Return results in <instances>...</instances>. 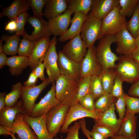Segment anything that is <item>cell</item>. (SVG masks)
I'll return each instance as SVG.
<instances>
[{"label":"cell","mask_w":139,"mask_h":139,"mask_svg":"<svg viewBox=\"0 0 139 139\" xmlns=\"http://www.w3.org/2000/svg\"><path fill=\"white\" fill-rule=\"evenodd\" d=\"M79 80L60 74L55 84L56 97L60 103L71 107L78 102Z\"/></svg>","instance_id":"1"},{"label":"cell","mask_w":139,"mask_h":139,"mask_svg":"<svg viewBox=\"0 0 139 139\" xmlns=\"http://www.w3.org/2000/svg\"><path fill=\"white\" fill-rule=\"evenodd\" d=\"M95 48V54L103 69L114 68L119 57L111 51V46L116 42L115 35H104L100 39Z\"/></svg>","instance_id":"2"},{"label":"cell","mask_w":139,"mask_h":139,"mask_svg":"<svg viewBox=\"0 0 139 139\" xmlns=\"http://www.w3.org/2000/svg\"><path fill=\"white\" fill-rule=\"evenodd\" d=\"M88 48L94 45L95 42L104 36L102 27V20L94 17L91 12L88 14L81 29L80 34Z\"/></svg>","instance_id":"3"},{"label":"cell","mask_w":139,"mask_h":139,"mask_svg":"<svg viewBox=\"0 0 139 139\" xmlns=\"http://www.w3.org/2000/svg\"><path fill=\"white\" fill-rule=\"evenodd\" d=\"M114 68L124 81L133 83L139 80V64L131 56L120 55Z\"/></svg>","instance_id":"4"},{"label":"cell","mask_w":139,"mask_h":139,"mask_svg":"<svg viewBox=\"0 0 139 139\" xmlns=\"http://www.w3.org/2000/svg\"><path fill=\"white\" fill-rule=\"evenodd\" d=\"M70 107L60 103L53 107L47 114V128L53 138L60 131Z\"/></svg>","instance_id":"5"},{"label":"cell","mask_w":139,"mask_h":139,"mask_svg":"<svg viewBox=\"0 0 139 139\" xmlns=\"http://www.w3.org/2000/svg\"><path fill=\"white\" fill-rule=\"evenodd\" d=\"M120 6L115 7L102 20V30L104 35H115L126 27V17L120 13Z\"/></svg>","instance_id":"6"},{"label":"cell","mask_w":139,"mask_h":139,"mask_svg":"<svg viewBox=\"0 0 139 139\" xmlns=\"http://www.w3.org/2000/svg\"><path fill=\"white\" fill-rule=\"evenodd\" d=\"M57 42V38L55 36L50 40L49 47L43 62L48 78L52 84L55 83L60 75L57 65L58 55L56 48Z\"/></svg>","instance_id":"7"},{"label":"cell","mask_w":139,"mask_h":139,"mask_svg":"<svg viewBox=\"0 0 139 139\" xmlns=\"http://www.w3.org/2000/svg\"><path fill=\"white\" fill-rule=\"evenodd\" d=\"M100 112L96 110L92 111L87 109L80 105L77 102L70 107L65 122L60 130V133H67L69 126L73 121L85 117H90L97 120Z\"/></svg>","instance_id":"8"},{"label":"cell","mask_w":139,"mask_h":139,"mask_svg":"<svg viewBox=\"0 0 139 139\" xmlns=\"http://www.w3.org/2000/svg\"><path fill=\"white\" fill-rule=\"evenodd\" d=\"M96 47L94 45L88 48L87 52L80 62L81 78L86 76L100 75L103 70L95 54Z\"/></svg>","instance_id":"9"},{"label":"cell","mask_w":139,"mask_h":139,"mask_svg":"<svg viewBox=\"0 0 139 139\" xmlns=\"http://www.w3.org/2000/svg\"><path fill=\"white\" fill-rule=\"evenodd\" d=\"M51 83L49 78L40 84L35 86L27 87L23 86L20 97L22 98L25 113L30 116L35 101L43 90Z\"/></svg>","instance_id":"10"},{"label":"cell","mask_w":139,"mask_h":139,"mask_svg":"<svg viewBox=\"0 0 139 139\" xmlns=\"http://www.w3.org/2000/svg\"><path fill=\"white\" fill-rule=\"evenodd\" d=\"M87 48L85 42L79 34L71 39L63 46L62 51L70 59L80 63L86 55Z\"/></svg>","instance_id":"11"},{"label":"cell","mask_w":139,"mask_h":139,"mask_svg":"<svg viewBox=\"0 0 139 139\" xmlns=\"http://www.w3.org/2000/svg\"><path fill=\"white\" fill-rule=\"evenodd\" d=\"M55 83L53 84L50 90L37 103H35L32 111L31 117H38L47 114L54 107L60 103L56 97Z\"/></svg>","instance_id":"12"},{"label":"cell","mask_w":139,"mask_h":139,"mask_svg":"<svg viewBox=\"0 0 139 139\" xmlns=\"http://www.w3.org/2000/svg\"><path fill=\"white\" fill-rule=\"evenodd\" d=\"M58 55L57 65L60 74L80 80L81 78L80 63L68 58L62 50L58 51Z\"/></svg>","instance_id":"13"},{"label":"cell","mask_w":139,"mask_h":139,"mask_svg":"<svg viewBox=\"0 0 139 139\" xmlns=\"http://www.w3.org/2000/svg\"><path fill=\"white\" fill-rule=\"evenodd\" d=\"M116 51L120 55L131 56L136 48L135 38L125 28L116 35Z\"/></svg>","instance_id":"14"},{"label":"cell","mask_w":139,"mask_h":139,"mask_svg":"<svg viewBox=\"0 0 139 139\" xmlns=\"http://www.w3.org/2000/svg\"><path fill=\"white\" fill-rule=\"evenodd\" d=\"M27 21L33 27L34 30L31 35L28 34L25 38L27 39L36 41L51 35L48 22L42 17L29 16Z\"/></svg>","instance_id":"15"},{"label":"cell","mask_w":139,"mask_h":139,"mask_svg":"<svg viewBox=\"0 0 139 139\" xmlns=\"http://www.w3.org/2000/svg\"><path fill=\"white\" fill-rule=\"evenodd\" d=\"M49 37H47L35 41L33 50L28 57L29 66L32 70L39 64L43 62L49 47Z\"/></svg>","instance_id":"16"},{"label":"cell","mask_w":139,"mask_h":139,"mask_svg":"<svg viewBox=\"0 0 139 139\" xmlns=\"http://www.w3.org/2000/svg\"><path fill=\"white\" fill-rule=\"evenodd\" d=\"M72 11L67 9L62 14L48 19L49 28L51 34L60 36L68 30L71 22Z\"/></svg>","instance_id":"17"},{"label":"cell","mask_w":139,"mask_h":139,"mask_svg":"<svg viewBox=\"0 0 139 139\" xmlns=\"http://www.w3.org/2000/svg\"><path fill=\"white\" fill-rule=\"evenodd\" d=\"M22 115L20 113L16 115L12 127L8 128L10 134H17L20 139H38L29 125L24 119Z\"/></svg>","instance_id":"18"},{"label":"cell","mask_w":139,"mask_h":139,"mask_svg":"<svg viewBox=\"0 0 139 139\" xmlns=\"http://www.w3.org/2000/svg\"><path fill=\"white\" fill-rule=\"evenodd\" d=\"M20 113L25 114L22 99L11 107L5 106L0 110V124L3 126L12 127L16 115Z\"/></svg>","instance_id":"19"},{"label":"cell","mask_w":139,"mask_h":139,"mask_svg":"<svg viewBox=\"0 0 139 139\" xmlns=\"http://www.w3.org/2000/svg\"><path fill=\"white\" fill-rule=\"evenodd\" d=\"M46 114L38 117H33L23 114L24 119L33 129L38 139H54L47 130L46 119Z\"/></svg>","instance_id":"20"},{"label":"cell","mask_w":139,"mask_h":139,"mask_svg":"<svg viewBox=\"0 0 139 139\" xmlns=\"http://www.w3.org/2000/svg\"><path fill=\"white\" fill-rule=\"evenodd\" d=\"M119 5V0H93L91 13L102 20L115 7Z\"/></svg>","instance_id":"21"},{"label":"cell","mask_w":139,"mask_h":139,"mask_svg":"<svg viewBox=\"0 0 139 139\" xmlns=\"http://www.w3.org/2000/svg\"><path fill=\"white\" fill-rule=\"evenodd\" d=\"M115 110L114 103L104 112H100L99 119L94 121L95 124L104 125L110 128L115 132L116 135L119 128L121 120L117 118Z\"/></svg>","instance_id":"22"},{"label":"cell","mask_w":139,"mask_h":139,"mask_svg":"<svg viewBox=\"0 0 139 139\" xmlns=\"http://www.w3.org/2000/svg\"><path fill=\"white\" fill-rule=\"evenodd\" d=\"M87 15L82 12L75 13L72 19L69 28L58 39L59 41L64 42L80 34L83 24Z\"/></svg>","instance_id":"23"},{"label":"cell","mask_w":139,"mask_h":139,"mask_svg":"<svg viewBox=\"0 0 139 139\" xmlns=\"http://www.w3.org/2000/svg\"><path fill=\"white\" fill-rule=\"evenodd\" d=\"M137 119V117L135 114L126 113L124 117L121 120L117 135L127 137L136 136Z\"/></svg>","instance_id":"24"},{"label":"cell","mask_w":139,"mask_h":139,"mask_svg":"<svg viewBox=\"0 0 139 139\" xmlns=\"http://www.w3.org/2000/svg\"><path fill=\"white\" fill-rule=\"evenodd\" d=\"M28 1L15 0L8 6L4 8L0 13V17L5 16L11 20H15L21 13L29 9Z\"/></svg>","instance_id":"25"},{"label":"cell","mask_w":139,"mask_h":139,"mask_svg":"<svg viewBox=\"0 0 139 139\" xmlns=\"http://www.w3.org/2000/svg\"><path fill=\"white\" fill-rule=\"evenodd\" d=\"M44 15L50 19L60 15L67 10V0H49L45 5Z\"/></svg>","instance_id":"26"},{"label":"cell","mask_w":139,"mask_h":139,"mask_svg":"<svg viewBox=\"0 0 139 139\" xmlns=\"http://www.w3.org/2000/svg\"><path fill=\"white\" fill-rule=\"evenodd\" d=\"M28 57L20 56H14L8 57L6 65L9 67L11 74L18 76L22 73L23 70L29 66Z\"/></svg>","instance_id":"27"},{"label":"cell","mask_w":139,"mask_h":139,"mask_svg":"<svg viewBox=\"0 0 139 139\" xmlns=\"http://www.w3.org/2000/svg\"><path fill=\"white\" fill-rule=\"evenodd\" d=\"M1 39L5 41L3 46V53L12 55H14L18 53L20 41H21L19 36L15 34L11 36L3 35Z\"/></svg>","instance_id":"28"},{"label":"cell","mask_w":139,"mask_h":139,"mask_svg":"<svg viewBox=\"0 0 139 139\" xmlns=\"http://www.w3.org/2000/svg\"><path fill=\"white\" fill-rule=\"evenodd\" d=\"M67 9L72 13L82 12L87 15L91 10L93 0H67Z\"/></svg>","instance_id":"29"},{"label":"cell","mask_w":139,"mask_h":139,"mask_svg":"<svg viewBox=\"0 0 139 139\" xmlns=\"http://www.w3.org/2000/svg\"><path fill=\"white\" fill-rule=\"evenodd\" d=\"M117 75L114 68L103 69L100 76L105 92L111 93Z\"/></svg>","instance_id":"30"},{"label":"cell","mask_w":139,"mask_h":139,"mask_svg":"<svg viewBox=\"0 0 139 139\" xmlns=\"http://www.w3.org/2000/svg\"><path fill=\"white\" fill-rule=\"evenodd\" d=\"M117 99L111 93L105 92L95 102V110L100 112H104L111 105L115 103Z\"/></svg>","instance_id":"31"},{"label":"cell","mask_w":139,"mask_h":139,"mask_svg":"<svg viewBox=\"0 0 139 139\" xmlns=\"http://www.w3.org/2000/svg\"><path fill=\"white\" fill-rule=\"evenodd\" d=\"M126 28L134 38L139 34V1L131 18L127 22Z\"/></svg>","instance_id":"32"},{"label":"cell","mask_w":139,"mask_h":139,"mask_svg":"<svg viewBox=\"0 0 139 139\" xmlns=\"http://www.w3.org/2000/svg\"><path fill=\"white\" fill-rule=\"evenodd\" d=\"M23 85L20 82L13 85L12 87L11 91L6 95L5 101L6 106L11 107L15 105L21 97Z\"/></svg>","instance_id":"33"},{"label":"cell","mask_w":139,"mask_h":139,"mask_svg":"<svg viewBox=\"0 0 139 139\" xmlns=\"http://www.w3.org/2000/svg\"><path fill=\"white\" fill-rule=\"evenodd\" d=\"M105 93L100 75L91 76L90 94L97 100Z\"/></svg>","instance_id":"34"},{"label":"cell","mask_w":139,"mask_h":139,"mask_svg":"<svg viewBox=\"0 0 139 139\" xmlns=\"http://www.w3.org/2000/svg\"><path fill=\"white\" fill-rule=\"evenodd\" d=\"M139 1L138 0H119V5L121 7L120 14L125 17L132 16Z\"/></svg>","instance_id":"35"},{"label":"cell","mask_w":139,"mask_h":139,"mask_svg":"<svg viewBox=\"0 0 139 139\" xmlns=\"http://www.w3.org/2000/svg\"><path fill=\"white\" fill-rule=\"evenodd\" d=\"M91 76H86L79 80L77 93V102L80 99L90 93Z\"/></svg>","instance_id":"36"},{"label":"cell","mask_w":139,"mask_h":139,"mask_svg":"<svg viewBox=\"0 0 139 139\" xmlns=\"http://www.w3.org/2000/svg\"><path fill=\"white\" fill-rule=\"evenodd\" d=\"M35 41L27 39L23 37L20 42L18 53L19 56L28 57L34 48Z\"/></svg>","instance_id":"37"},{"label":"cell","mask_w":139,"mask_h":139,"mask_svg":"<svg viewBox=\"0 0 139 139\" xmlns=\"http://www.w3.org/2000/svg\"><path fill=\"white\" fill-rule=\"evenodd\" d=\"M126 105V113L135 114L139 113V98L132 97L124 93Z\"/></svg>","instance_id":"38"},{"label":"cell","mask_w":139,"mask_h":139,"mask_svg":"<svg viewBox=\"0 0 139 139\" xmlns=\"http://www.w3.org/2000/svg\"><path fill=\"white\" fill-rule=\"evenodd\" d=\"M29 16V14L27 11L21 13L18 16L15 20L17 29L15 34L19 36L22 35L25 38L26 37L28 34L25 31L24 26Z\"/></svg>","instance_id":"39"},{"label":"cell","mask_w":139,"mask_h":139,"mask_svg":"<svg viewBox=\"0 0 139 139\" xmlns=\"http://www.w3.org/2000/svg\"><path fill=\"white\" fill-rule=\"evenodd\" d=\"M27 1L29 6L32 9L33 15L38 17H42V16L44 15L42 10L47 0H28Z\"/></svg>","instance_id":"40"},{"label":"cell","mask_w":139,"mask_h":139,"mask_svg":"<svg viewBox=\"0 0 139 139\" xmlns=\"http://www.w3.org/2000/svg\"><path fill=\"white\" fill-rule=\"evenodd\" d=\"M124 82L119 75H116L111 94L117 98L123 95L124 93L122 85Z\"/></svg>","instance_id":"41"},{"label":"cell","mask_w":139,"mask_h":139,"mask_svg":"<svg viewBox=\"0 0 139 139\" xmlns=\"http://www.w3.org/2000/svg\"><path fill=\"white\" fill-rule=\"evenodd\" d=\"M124 94L118 98L115 103L116 110L118 114L119 119L121 120L124 117L126 111V105L123 97Z\"/></svg>","instance_id":"42"},{"label":"cell","mask_w":139,"mask_h":139,"mask_svg":"<svg viewBox=\"0 0 139 139\" xmlns=\"http://www.w3.org/2000/svg\"><path fill=\"white\" fill-rule=\"evenodd\" d=\"M94 99L90 94H88L80 99L78 102L84 108L92 111L95 110Z\"/></svg>","instance_id":"43"},{"label":"cell","mask_w":139,"mask_h":139,"mask_svg":"<svg viewBox=\"0 0 139 139\" xmlns=\"http://www.w3.org/2000/svg\"><path fill=\"white\" fill-rule=\"evenodd\" d=\"M92 131L99 132L108 137H111L116 135L115 132L109 127L102 124H95Z\"/></svg>","instance_id":"44"},{"label":"cell","mask_w":139,"mask_h":139,"mask_svg":"<svg viewBox=\"0 0 139 139\" xmlns=\"http://www.w3.org/2000/svg\"><path fill=\"white\" fill-rule=\"evenodd\" d=\"M81 128L79 122H75L74 124L69 128L67 132V136L64 139H80L79 137V131ZM59 139H63L62 137Z\"/></svg>","instance_id":"45"},{"label":"cell","mask_w":139,"mask_h":139,"mask_svg":"<svg viewBox=\"0 0 139 139\" xmlns=\"http://www.w3.org/2000/svg\"><path fill=\"white\" fill-rule=\"evenodd\" d=\"M45 68L43 63L39 64L32 70V72L43 82L47 79L45 76L44 71Z\"/></svg>","instance_id":"46"},{"label":"cell","mask_w":139,"mask_h":139,"mask_svg":"<svg viewBox=\"0 0 139 139\" xmlns=\"http://www.w3.org/2000/svg\"><path fill=\"white\" fill-rule=\"evenodd\" d=\"M128 93L130 96L139 98V80L132 84L128 90Z\"/></svg>","instance_id":"47"},{"label":"cell","mask_w":139,"mask_h":139,"mask_svg":"<svg viewBox=\"0 0 139 139\" xmlns=\"http://www.w3.org/2000/svg\"><path fill=\"white\" fill-rule=\"evenodd\" d=\"M38 77L32 72L29 74L28 79L24 83V86L30 87L36 86Z\"/></svg>","instance_id":"48"},{"label":"cell","mask_w":139,"mask_h":139,"mask_svg":"<svg viewBox=\"0 0 139 139\" xmlns=\"http://www.w3.org/2000/svg\"><path fill=\"white\" fill-rule=\"evenodd\" d=\"M5 29L6 30L10 31H16L17 29V24L16 20H11L7 23Z\"/></svg>","instance_id":"49"},{"label":"cell","mask_w":139,"mask_h":139,"mask_svg":"<svg viewBox=\"0 0 139 139\" xmlns=\"http://www.w3.org/2000/svg\"><path fill=\"white\" fill-rule=\"evenodd\" d=\"M89 133L91 139H108V137L96 131H89Z\"/></svg>","instance_id":"50"},{"label":"cell","mask_w":139,"mask_h":139,"mask_svg":"<svg viewBox=\"0 0 139 139\" xmlns=\"http://www.w3.org/2000/svg\"><path fill=\"white\" fill-rule=\"evenodd\" d=\"M8 57L3 52L0 53V68L2 69L5 65H6Z\"/></svg>","instance_id":"51"},{"label":"cell","mask_w":139,"mask_h":139,"mask_svg":"<svg viewBox=\"0 0 139 139\" xmlns=\"http://www.w3.org/2000/svg\"><path fill=\"white\" fill-rule=\"evenodd\" d=\"M6 95L4 92L0 93V110L6 106L5 101Z\"/></svg>","instance_id":"52"},{"label":"cell","mask_w":139,"mask_h":139,"mask_svg":"<svg viewBox=\"0 0 139 139\" xmlns=\"http://www.w3.org/2000/svg\"><path fill=\"white\" fill-rule=\"evenodd\" d=\"M131 57L139 64V48L136 47L132 54Z\"/></svg>","instance_id":"53"},{"label":"cell","mask_w":139,"mask_h":139,"mask_svg":"<svg viewBox=\"0 0 139 139\" xmlns=\"http://www.w3.org/2000/svg\"><path fill=\"white\" fill-rule=\"evenodd\" d=\"M0 135H9L8 127L0 125Z\"/></svg>","instance_id":"54"},{"label":"cell","mask_w":139,"mask_h":139,"mask_svg":"<svg viewBox=\"0 0 139 139\" xmlns=\"http://www.w3.org/2000/svg\"><path fill=\"white\" fill-rule=\"evenodd\" d=\"M111 138L112 139H137L136 136L127 137L117 135H115Z\"/></svg>","instance_id":"55"},{"label":"cell","mask_w":139,"mask_h":139,"mask_svg":"<svg viewBox=\"0 0 139 139\" xmlns=\"http://www.w3.org/2000/svg\"><path fill=\"white\" fill-rule=\"evenodd\" d=\"M82 132L88 139H91L89 133V131L87 129L86 127H83L82 129Z\"/></svg>","instance_id":"56"},{"label":"cell","mask_w":139,"mask_h":139,"mask_svg":"<svg viewBox=\"0 0 139 139\" xmlns=\"http://www.w3.org/2000/svg\"><path fill=\"white\" fill-rule=\"evenodd\" d=\"M135 39L137 47L139 48V34L135 38Z\"/></svg>","instance_id":"57"},{"label":"cell","mask_w":139,"mask_h":139,"mask_svg":"<svg viewBox=\"0 0 139 139\" xmlns=\"http://www.w3.org/2000/svg\"><path fill=\"white\" fill-rule=\"evenodd\" d=\"M3 40L1 39L0 40V53L3 52V46H2Z\"/></svg>","instance_id":"58"},{"label":"cell","mask_w":139,"mask_h":139,"mask_svg":"<svg viewBox=\"0 0 139 139\" xmlns=\"http://www.w3.org/2000/svg\"><path fill=\"white\" fill-rule=\"evenodd\" d=\"M10 135L12 137V139H20L19 138L18 136V138H16L14 134H12L10 133Z\"/></svg>","instance_id":"59"},{"label":"cell","mask_w":139,"mask_h":139,"mask_svg":"<svg viewBox=\"0 0 139 139\" xmlns=\"http://www.w3.org/2000/svg\"><path fill=\"white\" fill-rule=\"evenodd\" d=\"M60 138H57V137H56L55 139H59Z\"/></svg>","instance_id":"60"}]
</instances>
